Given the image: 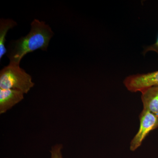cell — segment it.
Wrapping results in <instances>:
<instances>
[{"label":"cell","mask_w":158,"mask_h":158,"mask_svg":"<svg viewBox=\"0 0 158 158\" xmlns=\"http://www.w3.org/2000/svg\"><path fill=\"white\" fill-rule=\"evenodd\" d=\"M20 64L9 62L0 71V89H13L28 93L34 86L32 77L21 68Z\"/></svg>","instance_id":"cell-2"},{"label":"cell","mask_w":158,"mask_h":158,"mask_svg":"<svg viewBox=\"0 0 158 158\" xmlns=\"http://www.w3.org/2000/svg\"></svg>","instance_id":"cell-10"},{"label":"cell","mask_w":158,"mask_h":158,"mask_svg":"<svg viewBox=\"0 0 158 158\" xmlns=\"http://www.w3.org/2000/svg\"><path fill=\"white\" fill-rule=\"evenodd\" d=\"M17 25V23L10 19L1 18L0 19V60L7 54L6 47V37L8 31Z\"/></svg>","instance_id":"cell-7"},{"label":"cell","mask_w":158,"mask_h":158,"mask_svg":"<svg viewBox=\"0 0 158 158\" xmlns=\"http://www.w3.org/2000/svg\"><path fill=\"white\" fill-rule=\"evenodd\" d=\"M54 33L44 22L34 19L31 24V30L26 36L10 41L7 46V56L9 62L20 64L23 58L29 53L38 49L47 51Z\"/></svg>","instance_id":"cell-1"},{"label":"cell","mask_w":158,"mask_h":158,"mask_svg":"<svg viewBox=\"0 0 158 158\" xmlns=\"http://www.w3.org/2000/svg\"><path fill=\"white\" fill-rule=\"evenodd\" d=\"M62 148L63 145L61 144H56L52 146L50 150L51 158H63Z\"/></svg>","instance_id":"cell-8"},{"label":"cell","mask_w":158,"mask_h":158,"mask_svg":"<svg viewBox=\"0 0 158 158\" xmlns=\"http://www.w3.org/2000/svg\"><path fill=\"white\" fill-rule=\"evenodd\" d=\"M24 94L19 90L0 89V114L6 113L24 99Z\"/></svg>","instance_id":"cell-5"},{"label":"cell","mask_w":158,"mask_h":158,"mask_svg":"<svg viewBox=\"0 0 158 158\" xmlns=\"http://www.w3.org/2000/svg\"><path fill=\"white\" fill-rule=\"evenodd\" d=\"M140 127L130 143V149L135 151L141 146L151 132L158 128V118L148 110H143L139 116Z\"/></svg>","instance_id":"cell-3"},{"label":"cell","mask_w":158,"mask_h":158,"mask_svg":"<svg viewBox=\"0 0 158 158\" xmlns=\"http://www.w3.org/2000/svg\"><path fill=\"white\" fill-rule=\"evenodd\" d=\"M123 84L131 92H141L145 88L158 86V70L129 76L124 79Z\"/></svg>","instance_id":"cell-4"},{"label":"cell","mask_w":158,"mask_h":158,"mask_svg":"<svg viewBox=\"0 0 158 158\" xmlns=\"http://www.w3.org/2000/svg\"><path fill=\"white\" fill-rule=\"evenodd\" d=\"M141 92L143 109L148 110L158 118V86L145 88Z\"/></svg>","instance_id":"cell-6"},{"label":"cell","mask_w":158,"mask_h":158,"mask_svg":"<svg viewBox=\"0 0 158 158\" xmlns=\"http://www.w3.org/2000/svg\"><path fill=\"white\" fill-rule=\"evenodd\" d=\"M155 52L158 54V36L157 38L156 41L155 43L154 44L152 45L148 46L146 48L144 49V52H143V55H145V54L148 52Z\"/></svg>","instance_id":"cell-9"}]
</instances>
